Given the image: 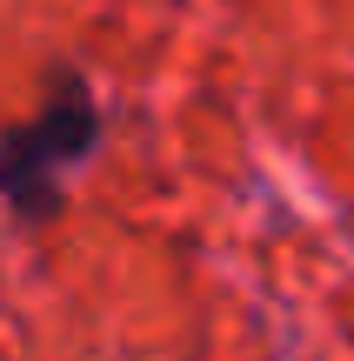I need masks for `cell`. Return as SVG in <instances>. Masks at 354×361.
Masks as SVG:
<instances>
[{
	"label": "cell",
	"mask_w": 354,
	"mask_h": 361,
	"mask_svg": "<svg viewBox=\"0 0 354 361\" xmlns=\"http://www.w3.org/2000/svg\"><path fill=\"white\" fill-rule=\"evenodd\" d=\"M94 141H101V107L74 74H61L34 121L0 134V194L27 221H47L61 207V168H74Z\"/></svg>",
	"instance_id": "6da1fadb"
}]
</instances>
